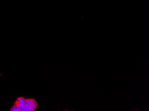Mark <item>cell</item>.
Instances as JSON below:
<instances>
[{
  "label": "cell",
  "mask_w": 149,
  "mask_h": 111,
  "mask_svg": "<svg viewBox=\"0 0 149 111\" xmlns=\"http://www.w3.org/2000/svg\"><path fill=\"white\" fill-rule=\"evenodd\" d=\"M11 111H21V109L19 108L18 106L17 105L14 104V106H13L12 108H11Z\"/></svg>",
  "instance_id": "cell-3"
},
{
  "label": "cell",
  "mask_w": 149,
  "mask_h": 111,
  "mask_svg": "<svg viewBox=\"0 0 149 111\" xmlns=\"http://www.w3.org/2000/svg\"><path fill=\"white\" fill-rule=\"evenodd\" d=\"M15 104L17 105L22 109L24 106H26V99H25L23 97L18 98L15 102Z\"/></svg>",
  "instance_id": "cell-2"
},
{
  "label": "cell",
  "mask_w": 149,
  "mask_h": 111,
  "mask_svg": "<svg viewBox=\"0 0 149 111\" xmlns=\"http://www.w3.org/2000/svg\"><path fill=\"white\" fill-rule=\"evenodd\" d=\"M22 111H30V110L26 106H25L21 109Z\"/></svg>",
  "instance_id": "cell-4"
},
{
  "label": "cell",
  "mask_w": 149,
  "mask_h": 111,
  "mask_svg": "<svg viewBox=\"0 0 149 111\" xmlns=\"http://www.w3.org/2000/svg\"><path fill=\"white\" fill-rule=\"evenodd\" d=\"M26 106L30 110V111H34L38 106L36 101L34 99H26Z\"/></svg>",
  "instance_id": "cell-1"
}]
</instances>
